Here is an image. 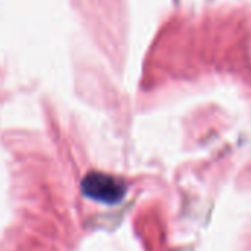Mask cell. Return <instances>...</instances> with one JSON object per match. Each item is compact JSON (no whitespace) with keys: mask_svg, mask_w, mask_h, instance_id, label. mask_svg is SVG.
I'll return each instance as SVG.
<instances>
[{"mask_svg":"<svg viewBox=\"0 0 251 251\" xmlns=\"http://www.w3.org/2000/svg\"><path fill=\"white\" fill-rule=\"evenodd\" d=\"M83 188L89 197L103 202L120 201L126 191L121 180L100 173H93L87 176L86 180L83 182Z\"/></svg>","mask_w":251,"mask_h":251,"instance_id":"1","label":"cell"}]
</instances>
